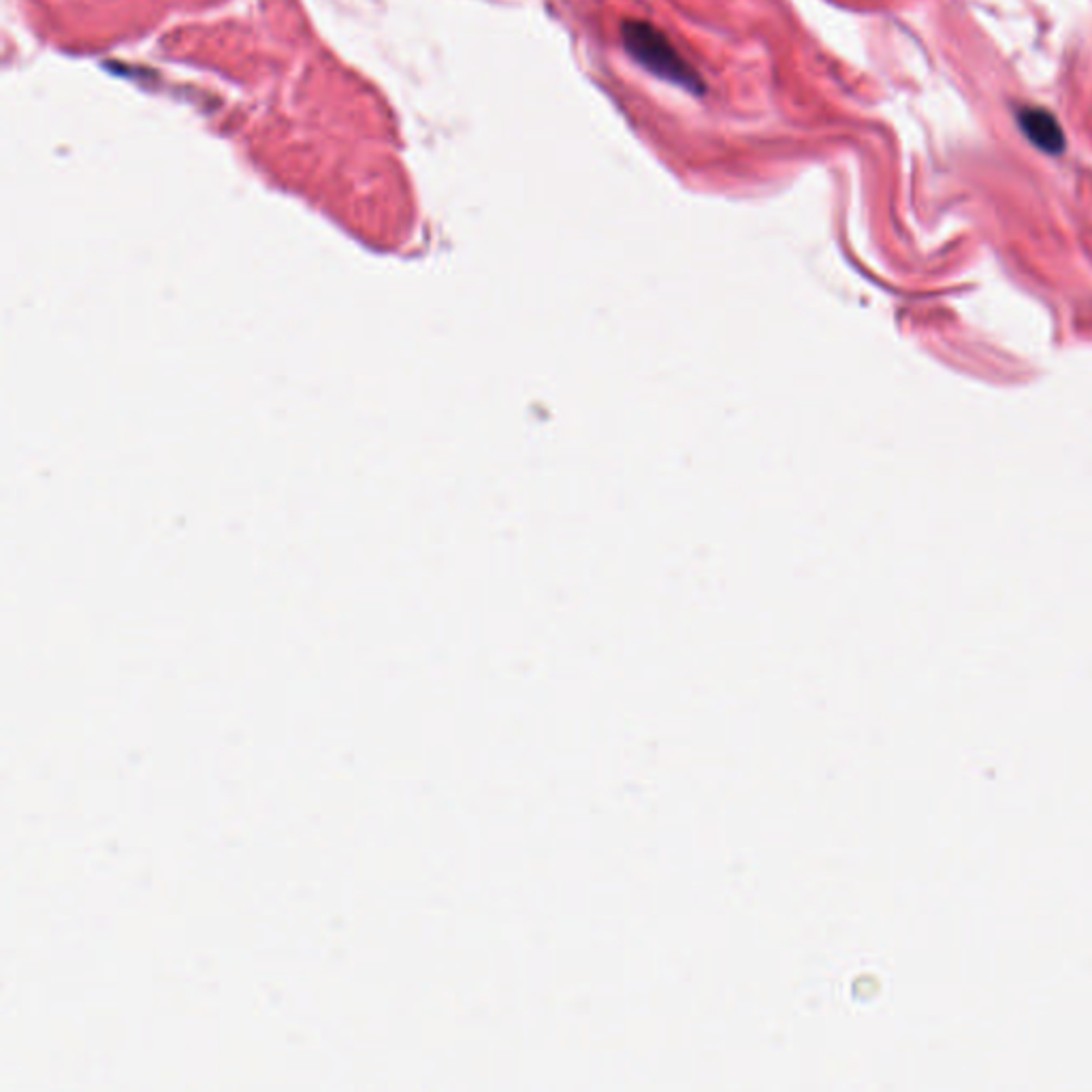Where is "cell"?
<instances>
[{
    "label": "cell",
    "mask_w": 1092,
    "mask_h": 1092,
    "mask_svg": "<svg viewBox=\"0 0 1092 1092\" xmlns=\"http://www.w3.org/2000/svg\"><path fill=\"white\" fill-rule=\"evenodd\" d=\"M621 39L630 56L660 79L689 92H704V82L693 66L677 52L661 30L642 20H628L621 26Z\"/></svg>",
    "instance_id": "obj_1"
},
{
    "label": "cell",
    "mask_w": 1092,
    "mask_h": 1092,
    "mask_svg": "<svg viewBox=\"0 0 1092 1092\" xmlns=\"http://www.w3.org/2000/svg\"><path fill=\"white\" fill-rule=\"evenodd\" d=\"M1020 127L1037 147L1047 154H1058L1064 147V135L1060 124L1045 109H1024L1020 114Z\"/></svg>",
    "instance_id": "obj_2"
}]
</instances>
